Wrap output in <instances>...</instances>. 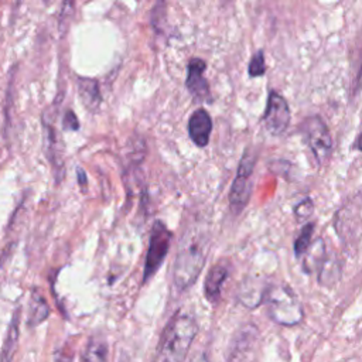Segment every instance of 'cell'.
Segmentation results:
<instances>
[{
	"label": "cell",
	"instance_id": "17",
	"mask_svg": "<svg viewBox=\"0 0 362 362\" xmlns=\"http://www.w3.org/2000/svg\"><path fill=\"white\" fill-rule=\"evenodd\" d=\"M341 277V272H339V266L338 262L335 259H325L322 262V266L320 269V274H318V280L322 286H334L338 279Z\"/></svg>",
	"mask_w": 362,
	"mask_h": 362
},
{
	"label": "cell",
	"instance_id": "1",
	"mask_svg": "<svg viewBox=\"0 0 362 362\" xmlns=\"http://www.w3.org/2000/svg\"><path fill=\"white\" fill-rule=\"evenodd\" d=\"M208 233L201 226H194L184 232L173 267L174 286L180 291L189 288L202 272L208 253Z\"/></svg>",
	"mask_w": 362,
	"mask_h": 362
},
{
	"label": "cell",
	"instance_id": "16",
	"mask_svg": "<svg viewBox=\"0 0 362 362\" xmlns=\"http://www.w3.org/2000/svg\"><path fill=\"white\" fill-rule=\"evenodd\" d=\"M82 362H107V344L105 339L99 337L90 338L83 351Z\"/></svg>",
	"mask_w": 362,
	"mask_h": 362
},
{
	"label": "cell",
	"instance_id": "3",
	"mask_svg": "<svg viewBox=\"0 0 362 362\" xmlns=\"http://www.w3.org/2000/svg\"><path fill=\"white\" fill-rule=\"evenodd\" d=\"M269 317L280 325H296L303 317V307L296 293L286 284H269L264 301Z\"/></svg>",
	"mask_w": 362,
	"mask_h": 362
},
{
	"label": "cell",
	"instance_id": "5",
	"mask_svg": "<svg viewBox=\"0 0 362 362\" xmlns=\"http://www.w3.org/2000/svg\"><path fill=\"white\" fill-rule=\"evenodd\" d=\"M255 163H256V157L247 148L240 158V163L238 165V173H236V177L232 182L230 192H229V205L235 215L240 214L249 201L250 175L253 173Z\"/></svg>",
	"mask_w": 362,
	"mask_h": 362
},
{
	"label": "cell",
	"instance_id": "2",
	"mask_svg": "<svg viewBox=\"0 0 362 362\" xmlns=\"http://www.w3.org/2000/svg\"><path fill=\"white\" fill-rule=\"evenodd\" d=\"M198 332L192 315L177 313L163 329L153 362H184Z\"/></svg>",
	"mask_w": 362,
	"mask_h": 362
},
{
	"label": "cell",
	"instance_id": "24",
	"mask_svg": "<svg viewBox=\"0 0 362 362\" xmlns=\"http://www.w3.org/2000/svg\"><path fill=\"white\" fill-rule=\"evenodd\" d=\"M78 175H79V184H83V182H86V175L83 174V171L79 168L78 170Z\"/></svg>",
	"mask_w": 362,
	"mask_h": 362
},
{
	"label": "cell",
	"instance_id": "10",
	"mask_svg": "<svg viewBox=\"0 0 362 362\" xmlns=\"http://www.w3.org/2000/svg\"><path fill=\"white\" fill-rule=\"evenodd\" d=\"M212 132V119L205 109H197L188 119V134L198 147H205Z\"/></svg>",
	"mask_w": 362,
	"mask_h": 362
},
{
	"label": "cell",
	"instance_id": "22",
	"mask_svg": "<svg viewBox=\"0 0 362 362\" xmlns=\"http://www.w3.org/2000/svg\"><path fill=\"white\" fill-rule=\"evenodd\" d=\"M55 362H74V359H72V355H71L69 352H66V351H61V352H58V354H57V356H55Z\"/></svg>",
	"mask_w": 362,
	"mask_h": 362
},
{
	"label": "cell",
	"instance_id": "18",
	"mask_svg": "<svg viewBox=\"0 0 362 362\" xmlns=\"http://www.w3.org/2000/svg\"><path fill=\"white\" fill-rule=\"evenodd\" d=\"M313 233H314V223H307L303 228V230L298 235V238L296 239V242H294V253H296V256L300 257L301 255L307 253V250L310 247V242H311Z\"/></svg>",
	"mask_w": 362,
	"mask_h": 362
},
{
	"label": "cell",
	"instance_id": "6",
	"mask_svg": "<svg viewBox=\"0 0 362 362\" xmlns=\"http://www.w3.org/2000/svg\"><path fill=\"white\" fill-rule=\"evenodd\" d=\"M303 130L317 164L321 165L328 158L332 147V140L327 124L320 116H310L303 122Z\"/></svg>",
	"mask_w": 362,
	"mask_h": 362
},
{
	"label": "cell",
	"instance_id": "8",
	"mask_svg": "<svg viewBox=\"0 0 362 362\" xmlns=\"http://www.w3.org/2000/svg\"><path fill=\"white\" fill-rule=\"evenodd\" d=\"M206 64L201 58H191L187 66L185 86L197 100H209L211 92L208 81L205 79Z\"/></svg>",
	"mask_w": 362,
	"mask_h": 362
},
{
	"label": "cell",
	"instance_id": "23",
	"mask_svg": "<svg viewBox=\"0 0 362 362\" xmlns=\"http://www.w3.org/2000/svg\"><path fill=\"white\" fill-rule=\"evenodd\" d=\"M189 362H208V358L204 355V354H201V355H197V356H194Z\"/></svg>",
	"mask_w": 362,
	"mask_h": 362
},
{
	"label": "cell",
	"instance_id": "13",
	"mask_svg": "<svg viewBox=\"0 0 362 362\" xmlns=\"http://www.w3.org/2000/svg\"><path fill=\"white\" fill-rule=\"evenodd\" d=\"M256 334H257L256 328L249 325V327H245L236 335V339L232 344V349L229 354V362H243V359L246 358L245 355L247 354V351L250 349V346L256 339Z\"/></svg>",
	"mask_w": 362,
	"mask_h": 362
},
{
	"label": "cell",
	"instance_id": "4",
	"mask_svg": "<svg viewBox=\"0 0 362 362\" xmlns=\"http://www.w3.org/2000/svg\"><path fill=\"white\" fill-rule=\"evenodd\" d=\"M171 239H173V233L165 226V223L161 221H156L150 233V242H148V249H147L144 269H143L144 283L156 274V272L164 262L171 245Z\"/></svg>",
	"mask_w": 362,
	"mask_h": 362
},
{
	"label": "cell",
	"instance_id": "21",
	"mask_svg": "<svg viewBox=\"0 0 362 362\" xmlns=\"http://www.w3.org/2000/svg\"><path fill=\"white\" fill-rule=\"evenodd\" d=\"M62 127L66 130H78L79 129V120L74 115V112L66 110V113L64 115V119H62Z\"/></svg>",
	"mask_w": 362,
	"mask_h": 362
},
{
	"label": "cell",
	"instance_id": "19",
	"mask_svg": "<svg viewBox=\"0 0 362 362\" xmlns=\"http://www.w3.org/2000/svg\"><path fill=\"white\" fill-rule=\"evenodd\" d=\"M247 72L252 78H256V76H262L264 72H266V64H264V57H263V51H257L250 62H249V66H247Z\"/></svg>",
	"mask_w": 362,
	"mask_h": 362
},
{
	"label": "cell",
	"instance_id": "12",
	"mask_svg": "<svg viewBox=\"0 0 362 362\" xmlns=\"http://www.w3.org/2000/svg\"><path fill=\"white\" fill-rule=\"evenodd\" d=\"M20 317H21V308L17 307L11 321L8 324L7 328V334H6V339L3 344V349H1V358L0 362H11L13 356L16 354L17 349V344H18V334H20Z\"/></svg>",
	"mask_w": 362,
	"mask_h": 362
},
{
	"label": "cell",
	"instance_id": "14",
	"mask_svg": "<svg viewBox=\"0 0 362 362\" xmlns=\"http://www.w3.org/2000/svg\"><path fill=\"white\" fill-rule=\"evenodd\" d=\"M49 315V305L42 297L41 293L33 291L30 301H28V318H27V325L35 327L45 321Z\"/></svg>",
	"mask_w": 362,
	"mask_h": 362
},
{
	"label": "cell",
	"instance_id": "7",
	"mask_svg": "<svg viewBox=\"0 0 362 362\" xmlns=\"http://www.w3.org/2000/svg\"><path fill=\"white\" fill-rule=\"evenodd\" d=\"M263 123L266 130L273 134L279 136L288 127L290 123V109L286 99L274 90H270L267 98L266 110L263 115Z\"/></svg>",
	"mask_w": 362,
	"mask_h": 362
},
{
	"label": "cell",
	"instance_id": "9",
	"mask_svg": "<svg viewBox=\"0 0 362 362\" xmlns=\"http://www.w3.org/2000/svg\"><path fill=\"white\" fill-rule=\"evenodd\" d=\"M269 284L259 276H247L238 290L239 301L247 308H256L264 301Z\"/></svg>",
	"mask_w": 362,
	"mask_h": 362
},
{
	"label": "cell",
	"instance_id": "20",
	"mask_svg": "<svg viewBox=\"0 0 362 362\" xmlns=\"http://www.w3.org/2000/svg\"><path fill=\"white\" fill-rule=\"evenodd\" d=\"M313 211H314V204H313V201H311L310 198H305V199H303L300 204L296 205V208H294V216H296V219H297L298 222H305V221L311 216Z\"/></svg>",
	"mask_w": 362,
	"mask_h": 362
},
{
	"label": "cell",
	"instance_id": "25",
	"mask_svg": "<svg viewBox=\"0 0 362 362\" xmlns=\"http://www.w3.org/2000/svg\"><path fill=\"white\" fill-rule=\"evenodd\" d=\"M358 148L362 151V134H361L359 139H358Z\"/></svg>",
	"mask_w": 362,
	"mask_h": 362
},
{
	"label": "cell",
	"instance_id": "15",
	"mask_svg": "<svg viewBox=\"0 0 362 362\" xmlns=\"http://www.w3.org/2000/svg\"><path fill=\"white\" fill-rule=\"evenodd\" d=\"M78 88H79V96L83 105L88 109H96L100 103V92H99L98 82L95 79L81 78Z\"/></svg>",
	"mask_w": 362,
	"mask_h": 362
},
{
	"label": "cell",
	"instance_id": "11",
	"mask_svg": "<svg viewBox=\"0 0 362 362\" xmlns=\"http://www.w3.org/2000/svg\"><path fill=\"white\" fill-rule=\"evenodd\" d=\"M226 277H228V269L223 264L218 263L211 267V270L208 272V274L205 277V283H204V293H205V297L208 301L215 303L219 298L221 288H222Z\"/></svg>",
	"mask_w": 362,
	"mask_h": 362
}]
</instances>
